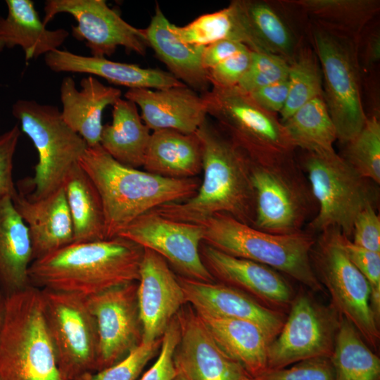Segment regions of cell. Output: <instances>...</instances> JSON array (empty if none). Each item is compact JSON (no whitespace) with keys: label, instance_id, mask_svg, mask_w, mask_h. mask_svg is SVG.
I'll list each match as a JSON object with an SVG mask.
<instances>
[{"label":"cell","instance_id":"cell-1","mask_svg":"<svg viewBox=\"0 0 380 380\" xmlns=\"http://www.w3.org/2000/svg\"><path fill=\"white\" fill-rule=\"evenodd\" d=\"M202 149L203 178L196 193L184 201L160 205L153 211L167 218L200 224L225 213L253 226L255 191L251 160L206 118L195 132Z\"/></svg>","mask_w":380,"mask_h":380},{"label":"cell","instance_id":"cell-2","mask_svg":"<svg viewBox=\"0 0 380 380\" xmlns=\"http://www.w3.org/2000/svg\"><path fill=\"white\" fill-rule=\"evenodd\" d=\"M143 254L142 247L121 236L72 242L33 260L30 284L87 298L138 281Z\"/></svg>","mask_w":380,"mask_h":380},{"label":"cell","instance_id":"cell-3","mask_svg":"<svg viewBox=\"0 0 380 380\" xmlns=\"http://www.w3.org/2000/svg\"><path fill=\"white\" fill-rule=\"evenodd\" d=\"M78 164L100 194L106 239L118 236L135 219L160 205L191 198L201 184L198 177L172 179L127 167L100 144L87 147Z\"/></svg>","mask_w":380,"mask_h":380},{"label":"cell","instance_id":"cell-4","mask_svg":"<svg viewBox=\"0 0 380 380\" xmlns=\"http://www.w3.org/2000/svg\"><path fill=\"white\" fill-rule=\"evenodd\" d=\"M203 243L234 257L269 266L312 292H324L310 259L316 239L308 231L290 234L268 233L225 214L200 223Z\"/></svg>","mask_w":380,"mask_h":380},{"label":"cell","instance_id":"cell-5","mask_svg":"<svg viewBox=\"0 0 380 380\" xmlns=\"http://www.w3.org/2000/svg\"><path fill=\"white\" fill-rule=\"evenodd\" d=\"M1 380H67L61 374L44 316L40 289L6 296L0 338Z\"/></svg>","mask_w":380,"mask_h":380},{"label":"cell","instance_id":"cell-6","mask_svg":"<svg viewBox=\"0 0 380 380\" xmlns=\"http://www.w3.org/2000/svg\"><path fill=\"white\" fill-rule=\"evenodd\" d=\"M12 113L38 153L33 177L18 186H31L32 195L24 194L30 198L46 197L63 187L68 175L88 146L64 122L56 106L19 99L13 105Z\"/></svg>","mask_w":380,"mask_h":380},{"label":"cell","instance_id":"cell-7","mask_svg":"<svg viewBox=\"0 0 380 380\" xmlns=\"http://www.w3.org/2000/svg\"><path fill=\"white\" fill-rule=\"evenodd\" d=\"M208 115L214 118L226 136L254 163L268 164L293 158L296 148L281 122L236 87H212L203 94Z\"/></svg>","mask_w":380,"mask_h":380},{"label":"cell","instance_id":"cell-8","mask_svg":"<svg viewBox=\"0 0 380 380\" xmlns=\"http://www.w3.org/2000/svg\"><path fill=\"white\" fill-rule=\"evenodd\" d=\"M304 167L318 205V212L307 231L313 234L338 228L350 239L357 215L367 205H374L377 200L372 181L359 175L336 153L329 156L308 153Z\"/></svg>","mask_w":380,"mask_h":380},{"label":"cell","instance_id":"cell-9","mask_svg":"<svg viewBox=\"0 0 380 380\" xmlns=\"http://www.w3.org/2000/svg\"><path fill=\"white\" fill-rule=\"evenodd\" d=\"M342 236L338 228L322 232L310 253L312 265L331 296V304L376 351L380 341L379 322L371 308L370 286L348 257Z\"/></svg>","mask_w":380,"mask_h":380},{"label":"cell","instance_id":"cell-10","mask_svg":"<svg viewBox=\"0 0 380 380\" xmlns=\"http://www.w3.org/2000/svg\"><path fill=\"white\" fill-rule=\"evenodd\" d=\"M44 316L56 362L67 380L96 371L99 338L85 297L40 289Z\"/></svg>","mask_w":380,"mask_h":380},{"label":"cell","instance_id":"cell-11","mask_svg":"<svg viewBox=\"0 0 380 380\" xmlns=\"http://www.w3.org/2000/svg\"><path fill=\"white\" fill-rule=\"evenodd\" d=\"M251 179L255 204L253 227L274 234L303 231L314 198L293 159L268 164L251 160Z\"/></svg>","mask_w":380,"mask_h":380},{"label":"cell","instance_id":"cell-12","mask_svg":"<svg viewBox=\"0 0 380 380\" xmlns=\"http://www.w3.org/2000/svg\"><path fill=\"white\" fill-rule=\"evenodd\" d=\"M313 39L322 68L324 100L337 139L346 144L360 133L367 118L355 52L348 39L325 28H315Z\"/></svg>","mask_w":380,"mask_h":380},{"label":"cell","instance_id":"cell-13","mask_svg":"<svg viewBox=\"0 0 380 380\" xmlns=\"http://www.w3.org/2000/svg\"><path fill=\"white\" fill-rule=\"evenodd\" d=\"M282 328L269 344L267 368L281 369L315 357H331L342 316L303 289L295 294Z\"/></svg>","mask_w":380,"mask_h":380},{"label":"cell","instance_id":"cell-14","mask_svg":"<svg viewBox=\"0 0 380 380\" xmlns=\"http://www.w3.org/2000/svg\"><path fill=\"white\" fill-rule=\"evenodd\" d=\"M68 13L77 22L74 37L84 40L91 56H112L118 46L145 55L148 47L144 30L127 23L104 0H49L42 20L46 25L57 14Z\"/></svg>","mask_w":380,"mask_h":380},{"label":"cell","instance_id":"cell-15","mask_svg":"<svg viewBox=\"0 0 380 380\" xmlns=\"http://www.w3.org/2000/svg\"><path fill=\"white\" fill-rule=\"evenodd\" d=\"M118 236L158 253L179 276L215 281L201 260L204 229L200 224L175 221L150 211L132 221Z\"/></svg>","mask_w":380,"mask_h":380},{"label":"cell","instance_id":"cell-16","mask_svg":"<svg viewBox=\"0 0 380 380\" xmlns=\"http://www.w3.org/2000/svg\"><path fill=\"white\" fill-rule=\"evenodd\" d=\"M137 289L138 281H132L85 298L98 332L95 372L122 360L141 343Z\"/></svg>","mask_w":380,"mask_h":380},{"label":"cell","instance_id":"cell-17","mask_svg":"<svg viewBox=\"0 0 380 380\" xmlns=\"http://www.w3.org/2000/svg\"><path fill=\"white\" fill-rule=\"evenodd\" d=\"M176 316L180 330L174 353L177 374L185 380L252 379L244 368L217 345L189 304H185Z\"/></svg>","mask_w":380,"mask_h":380},{"label":"cell","instance_id":"cell-18","mask_svg":"<svg viewBox=\"0 0 380 380\" xmlns=\"http://www.w3.org/2000/svg\"><path fill=\"white\" fill-rule=\"evenodd\" d=\"M200 253L204 265L215 281L246 293L269 308L288 312L296 293L279 272L226 254L203 242Z\"/></svg>","mask_w":380,"mask_h":380},{"label":"cell","instance_id":"cell-19","mask_svg":"<svg viewBox=\"0 0 380 380\" xmlns=\"http://www.w3.org/2000/svg\"><path fill=\"white\" fill-rule=\"evenodd\" d=\"M142 341L162 338L169 324L186 304L184 293L167 262L144 248L137 289Z\"/></svg>","mask_w":380,"mask_h":380},{"label":"cell","instance_id":"cell-20","mask_svg":"<svg viewBox=\"0 0 380 380\" xmlns=\"http://www.w3.org/2000/svg\"><path fill=\"white\" fill-rule=\"evenodd\" d=\"M186 303L196 312L246 320L258 326L271 343L280 332L286 313L269 308L246 293L219 282L177 276Z\"/></svg>","mask_w":380,"mask_h":380},{"label":"cell","instance_id":"cell-21","mask_svg":"<svg viewBox=\"0 0 380 380\" xmlns=\"http://www.w3.org/2000/svg\"><path fill=\"white\" fill-rule=\"evenodd\" d=\"M125 98L141 110V118L151 132L172 129L193 134L208 116L206 101L185 84L159 89H130Z\"/></svg>","mask_w":380,"mask_h":380},{"label":"cell","instance_id":"cell-22","mask_svg":"<svg viewBox=\"0 0 380 380\" xmlns=\"http://www.w3.org/2000/svg\"><path fill=\"white\" fill-rule=\"evenodd\" d=\"M12 201L28 229L33 260L73 242L72 222L63 187L42 198L17 191Z\"/></svg>","mask_w":380,"mask_h":380},{"label":"cell","instance_id":"cell-23","mask_svg":"<svg viewBox=\"0 0 380 380\" xmlns=\"http://www.w3.org/2000/svg\"><path fill=\"white\" fill-rule=\"evenodd\" d=\"M80 86L81 89L78 90L71 77L63 79L60 88L61 116L88 147H94L100 144L104 109L120 99L122 91L105 85L91 75L84 77Z\"/></svg>","mask_w":380,"mask_h":380},{"label":"cell","instance_id":"cell-24","mask_svg":"<svg viewBox=\"0 0 380 380\" xmlns=\"http://www.w3.org/2000/svg\"><path fill=\"white\" fill-rule=\"evenodd\" d=\"M44 61L53 72L87 73L129 89H159L184 84L168 71L144 68L136 64L113 61L106 58L81 56L60 49L46 53Z\"/></svg>","mask_w":380,"mask_h":380},{"label":"cell","instance_id":"cell-25","mask_svg":"<svg viewBox=\"0 0 380 380\" xmlns=\"http://www.w3.org/2000/svg\"><path fill=\"white\" fill-rule=\"evenodd\" d=\"M144 30L146 41L168 72L177 80L203 94L210 84L202 62L204 47L182 41L172 31L171 23L156 4L154 13Z\"/></svg>","mask_w":380,"mask_h":380},{"label":"cell","instance_id":"cell-26","mask_svg":"<svg viewBox=\"0 0 380 380\" xmlns=\"http://www.w3.org/2000/svg\"><path fill=\"white\" fill-rule=\"evenodd\" d=\"M33 261L28 229L12 198L0 197V288L6 296L30 285L28 270Z\"/></svg>","mask_w":380,"mask_h":380},{"label":"cell","instance_id":"cell-27","mask_svg":"<svg viewBox=\"0 0 380 380\" xmlns=\"http://www.w3.org/2000/svg\"><path fill=\"white\" fill-rule=\"evenodd\" d=\"M196 313L217 345L252 379L267 369L270 342L258 326L246 320Z\"/></svg>","mask_w":380,"mask_h":380},{"label":"cell","instance_id":"cell-28","mask_svg":"<svg viewBox=\"0 0 380 380\" xmlns=\"http://www.w3.org/2000/svg\"><path fill=\"white\" fill-rule=\"evenodd\" d=\"M202 149L196 133L172 129L151 132L143 168L172 179L197 177L202 172Z\"/></svg>","mask_w":380,"mask_h":380},{"label":"cell","instance_id":"cell-29","mask_svg":"<svg viewBox=\"0 0 380 380\" xmlns=\"http://www.w3.org/2000/svg\"><path fill=\"white\" fill-rule=\"evenodd\" d=\"M8 13L0 18V39L4 46H20L30 60L58 49L69 36L64 29L48 30L30 0H6Z\"/></svg>","mask_w":380,"mask_h":380},{"label":"cell","instance_id":"cell-30","mask_svg":"<svg viewBox=\"0 0 380 380\" xmlns=\"http://www.w3.org/2000/svg\"><path fill=\"white\" fill-rule=\"evenodd\" d=\"M151 134L137 106L120 98L113 105L112 122L103 125L100 146L118 163L139 169L143 166Z\"/></svg>","mask_w":380,"mask_h":380},{"label":"cell","instance_id":"cell-31","mask_svg":"<svg viewBox=\"0 0 380 380\" xmlns=\"http://www.w3.org/2000/svg\"><path fill=\"white\" fill-rule=\"evenodd\" d=\"M63 189L73 226V242L105 240V220L100 194L77 163L68 175Z\"/></svg>","mask_w":380,"mask_h":380},{"label":"cell","instance_id":"cell-32","mask_svg":"<svg viewBox=\"0 0 380 380\" xmlns=\"http://www.w3.org/2000/svg\"><path fill=\"white\" fill-rule=\"evenodd\" d=\"M173 32L183 42L205 47L215 42L229 40L246 45L253 51L260 50L252 37L238 0L215 12L201 15L189 23H171Z\"/></svg>","mask_w":380,"mask_h":380},{"label":"cell","instance_id":"cell-33","mask_svg":"<svg viewBox=\"0 0 380 380\" xmlns=\"http://www.w3.org/2000/svg\"><path fill=\"white\" fill-rule=\"evenodd\" d=\"M281 122L295 148L319 156L336 153V132L323 96L310 101Z\"/></svg>","mask_w":380,"mask_h":380},{"label":"cell","instance_id":"cell-34","mask_svg":"<svg viewBox=\"0 0 380 380\" xmlns=\"http://www.w3.org/2000/svg\"><path fill=\"white\" fill-rule=\"evenodd\" d=\"M335 380H380V359L342 317L330 357Z\"/></svg>","mask_w":380,"mask_h":380},{"label":"cell","instance_id":"cell-35","mask_svg":"<svg viewBox=\"0 0 380 380\" xmlns=\"http://www.w3.org/2000/svg\"><path fill=\"white\" fill-rule=\"evenodd\" d=\"M238 1L261 52L274 53L291 61L295 46L293 35L273 8L265 1Z\"/></svg>","mask_w":380,"mask_h":380},{"label":"cell","instance_id":"cell-36","mask_svg":"<svg viewBox=\"0 0 380 380\" xmlns=\"http://www.w3.org/2000/svg\"><path fill=\"white\" fill-rule=\"evenodd\" d=\"M293 4L312 14L323 23L355 34L379 10L372 0H299Z\"/></svg>","mask_w":380,"mask_h":380},{"label":"cell","instance_id":"cell-37","mask_svg":"<svg viewBox=\"0 0 380 380\" xmlns=\"http://www.w3.org/2000/svg\"><path fill=\"white\" fill-rule=\"evenodd\" d=\"M288 83L287 99L279 113L281 122L310 101L323 96L322 73L310 51H303L289 64Z\"/></svg>","mask_w":380,"mask_h":380},{"label":"cell","instance_id":"cell-38","mask_svg":"<svg viewBox=\"0 0 380 380\" xmlns=\"http://www.w3.org/2000/svg\"><path fill=\"white\" fill-rule=\"evenodd\" d=\"M341 156L362 177L380 183V123L376 116L367 118L360 133L346 143Z\"/></svg>","mask_w":380,"mask_h":380},{"label":"cell","instance_id":"cell-39","mask_svg":"<svg viewBox=\"0 0 380 380\" xmlns=\"http://www.w3.org/2000/svg\"><path fill=\"white\" fill-rule=\"evenodd\" d=\"M289 63L283 57L265 52L252 51L249 68L236 87L251 92L288 79Z\"/></svg>","mask_w":380,"mask_h":380},{"label":"cell","instance_id":"cell-40","mask_svg":"<svg viewBox=\"0 0 380 380\" xmlns=\"http://www.w3.org/2000/svg\"><path fill=\"white\" fill-rule=\"evenodd\" d=\"M162 338L144 343L122 360L102 370L88 373L77 380H136L148 362L158 355Z\"/></svg>","mask_w":380,"mask_h":380},{"label":"cell","instance_id":"cell-41","mask_svg":"<svg viewBox=\"0 0 380 380\" xmlns=\"http://www.w3.org/2000/svg\"><path fill=\"white\" fill-rule=\"evenodd\" d=\"M345 251L355 266L367 280L370 286V305L372 312L380 322V253L355 245L343 234Z\"/></svg>","mask_w":380,"mask_h":380},{"label":"cell","instance_id":"cell-42","mask_svg":"<svg viewBox=\"0 0 380 380\" xmlns=\"http://www.w3.org/2000/svg\"><path fill=\"white\" fill-rule=\"evenodd\" d=\"M252 380H335V373L329 357H315L281 369H267Z\"/></svg>","mask_w":380,"mask_h":380},{"label":"cell","instance_id":"cell-43","mask_svg":"<svg viewBox=\"0 0 380 380\" xmlns=\"http://www.w3.org/2000/svg\"><path fill=\"white\" fill-rule=\"evenodd\" d=\"M180 330L175 316L162 336L160 349L152 366L140 380H173L177 375L174 363V353L179 343Z\"/></svg>","mask_w":380,"mask_h":380},{"label":"cell","instance_id":"cell-44","mask_svg":"<svg viewBox=\"0 0 380 380\" xmlns=\"http://www.w3.org/2000/svg\"><path fill=\"white\" fill-rule=\"evenodd\" d=\"M251 56L252 51L247 49L207 70L210 86L215 88L236 87L249 68Z\"/></svg>","mask_w":380,"mask_h":380},{"label":"cell","instance_id":"cell-45","mask_svg":"<svg viewBox=\"0 0 380 380\" xmlns=\"http://www.w3.org/2000/svg\"><path fill=\"white\" fill-rule=\"evenodd\" d=\"M352 237L355 245L380 253V217L374 205H367L357 215Z\"/></svg>","mask_w":380,"mask_h":380},{"label":"cell","instance_id":"cell-46","mask_svg":"<svg viewBox=\"0 0 380 380\" xmlns=\"http://www.w3.org/2000/svg\"><path fill=\"white\" fill-rule=\"evenodd\" d=\"M18 125L0 135V197L13 198L17 193L13 180V158L20 136Z\"/></svg>","mask_w":380,"mask_h":380},{"label":"cell","instance_id":"cell-47","mask_svg":"<svg viewBox=\"0 0 380 380\" xmlns=\"http://www.w3.org/2000/svg\"><path fill=\"white\" fill-rule=\"evenodd\" d=\"M288 79L260 88L249 96L262 109L272 114L280 113L288 96Z\"/></svg>","mask_w":380,"mask_h":380},{"label":"cell","instance_id":"cell-48","mask_svg":"<svg viewBox=\"0 0 380 380\" xmlns=\"http://www.w3.org/2000/svg\"><path fill=\"white\" fill-rule=\"evenodd\" d=\"M248 49L242 43L229 40L215 42L204 47L202 62L208 70L224 60Z\"/></svg>","mask_w":380,"mask_h":380},{"label":"cell","instance_id":"cell-49","mask_svg":"<svg viewBox=\"0 0 380 380\" xmlns=\"http://www.w3.org/2000/svg\"><path fill=\"white\" fill-rule=\"evenodd\" d=\"M366 61L369 63H373L380 58V37L379 35L371 36L366 48Z\"/></svg>","mask_w":380,"mask_h":380},{"label":"cell","instance_id":"cell-50","mask_svg":"<svg viewBox=\"0 0 380 380\" xmlns=\"http://www.w3.org/2000/svg\"><path fill=\"white\" fill-rule=\"evenodd\" d=\"M6 312V295L0 288V338L4 327Z\"/></svg>","mask_w":380,"mask_h":380},{"label":"cell","instance_id":"cell-51","mask_svg":"<svg viewBox=\"0 0 380 380\" xmlns=\"http://www.w3.org/2000/svg\"><path fill=\"white\" fill-rule=\"evenodd\" d=\"M173 380H185V379L182 375L177 374V375L175 377Z\"/></svg>","mask_w":380,"mask_h":380},{"label":"cell","instance_id":"cell-52","mask_svg":"<svg viewBox=\"0 0 380 380\" xmlns=\"http://www.w3.org/2000/svg\"><path fill=\"white\" fill-rule=\"evenodd\" d=\"M4 47L5 46H4V44L3 42L0 39V51H1L4 49Z\"/></svg>","mask_w":380,"mask_h":380},{"label":"cell","instance_id":"cell-53","mask_svg":"<svg viewBox=\"0 0 380 380\" xmlns=\"http://www.w3.org/2000/svg\"><path fill=\"white\" fill-rule=\"evenodd\" d=\"M250 380H252V379H250Z\"/></svg>","mask_w":380,"mask_h":380},{"label":"cell","instance_id":"cell-54","mask_svg":"<svg viewBox=\"0 0 380 380\" xmlns=\"http://www.w3.org/2000/svg\"><path fill=\"white\" fill-rule=\"evenodd\" d=\"M1 380V379H0Z\"/></svg>","mask_w":380,"mask_h":380}]
</instances>
